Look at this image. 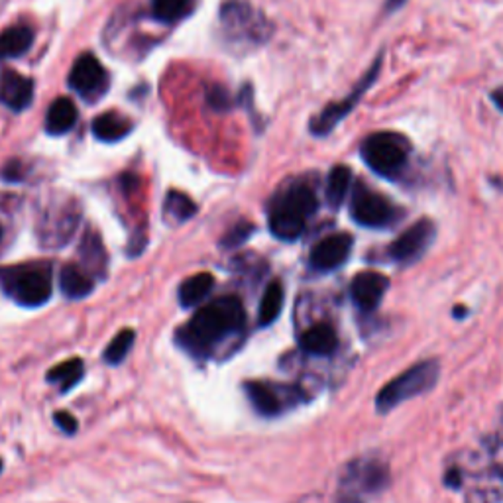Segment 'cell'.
<instances>
[{
    "instance_id": "cell-26",
    "label": "cell",
    "mask_w": 503,
    "mask_h": 503,
    "mask_svg": "<svg viewBox=\"0 0 503 503\" xmlns=\"http://www.w3.org/2000/svg\"><path fill=\"white\" fill-rule=\"evenodd\" d=\"M252 234H254V224L242 221L226 233V236L221 240V244H223V248H238V246H242L244 242H248V238Z\"/></svg>"
},
{
    "instance_id": "cell-3",
    "label": "cell",
    "mask_w": 503,
    "mask_h": 503,
    "mask_svg": "<svg viewBox=\"0 0 503 503\" xmlns=\"http://www.w3.org/2000/svg\"><path fill=\"white\" fill-rule=\"evenodd\" d=\"M439 374L441 368L434 360L411 365L409 370L399 374L395 380H392L380 394H377L375 409L380 411V413H387V411L402 405L403 402H407V399H413L421 394L429 392L431 387L437 384Z\"/></svg>"
},
{
    "instance_id": "cell-20",
    "label": "cell",
    "mask_w": 503,
    "mask_h": 503,
    "mask_svg": "<svg viewBox=\"0 0 503 503\" xmlns=\"http://www.w3.org/2000/svg\"><path fill=\"white\" fill-rule=\"evenodd\" d=\"M283 301H285V293H283L281 281L278 280L271 281L260 299L258 323L261 327H270L271 323H276V318L281 315Z\"/></svg>"
},
{
    "instance_id": "cell-10",
    "label": "cell",
    "mask_w": 503,
    "mask_h": 503,
    "mask_svg": "<svg viewBox=\"0 0 503 503\" xmlns=\"http://www.w3.org/2000/svg\"><path fill=\"white\" fill-rule=\"evenodd\" d=\"M105 85H107V71L97 57L90 53L79 57L70 73V87L75 90V93L90 97L105 89Z\"/></svg>"
},
{
    "instance_id": "cell-6",
    "label": "cell",
    "mask_w": 503,
    "mask_h": 503,
    "mask_svg": "<svg viewBox=\"0 0 503 503\" xmlns=\"http://www.w3.org/2000/svg\"><path fill=\"white\" fill-rule=\"evenodd\" d=\"M382 63H384V53H380V55L375 57L370 70L365 71V75L360 79L358 85L354 87L345 99H342L340 102H333V105H328L321 114H318L317 119L311 120V132L315 136H327V134H330V132L337 128L338 122L345 120L348 114L354 109H356L358 102L372 89V85L377 81V77H380Z\"/></svg>"
},
{
    "instance_id": "cell-31",
    "label": "cell",
    "mask_w": 503,
    "mask_h": 503,
    "mask_svg": "<svg viewBox=\"0 0 503 503\" xmlns=\"http://www.w3.org/2000/svg\"><path fill=\"white\" fill-rule=\"evenodd\" d=\"M3 234H5V231H3V226H0V242H3Z\"/></svg>"
},
{
    "instance_id": "cell-19",
    "label": "cell",
    "mask_w": 503,
    "mask_h": 503,
    "mask_svg": "<svg viewBox=\"0 0 503 503\" xmlns=\"http://www.w3.org/2000/svg\"><path fill=\"white\" fill-rule=\"evenodd\" d=\"M213 288H214V278L211 273L207 271L195 273V276H191L189 280H185L179 285V303L183 307H195L211 293Z\"/></svg>"
},
{
    "instance_id": "cell-11",
    "label": "cell",
    "mask_w": 503,
    "mask_h": 503,
    "mask_svg": "<svg viewBox=\"0 0 503 503\" xmlns=\"http://www.w3.org/2000/svg\"><path fill=\"white\" fill-rule=\"evenodd\" d=\"M387 288H390V280H387L384 273L362 271L350 283L352 301L356 303V307L362 308V311H374V308L382 303Z\"/></svg>"
},
{
    "instance_id": "cell-4",
    "label": "cell",
    "mask_w": 503,
    "mask_h": 503,
    "mask_svg": "<svg viewBox=\"0 0 503 503\" xmlns=\"http://www.w3.org/2000/svg\"><path fill=\"white\" fill-rule=\"evenodd\" d=\"M411 146L407 138L395 132L370 134L360 146L362 159L374 174L382 177H395L403 171L409 159Z\"/></svg>"
},
{
    "instance_id": "cell-16",
    "label": "cell",
    "mask_w": 503,
    "mask_h": 503,
    "mask_svg": "<svg viewBox=\"0 0 503 503\" xmlns=\"http://www.w3.org/2000/svg\"><path fill=\"white\" fill-rule=\"evenodd\" d=\"M77 122V109L70 99H57L52 102V107L48 110V117H45V130L52 136H62L70 132Z\"/></svg>"
},
{
    "instance_id": "cell-23",
    "label": "cell",
    "mask_w": 503,
    "mask_h": 503,
    "mask_svg": "<svg viewBox=\"0 0 503 503\" xmlns=\"http://www.w3.org/2000/svg\"><path fill=\"white\" fill-rule=\"evenodd\" d=\"M164 211L169 216L171 221L176 223H185L189 221L191 216H195L197 213V204L193 203L185 193H179V191H169L166 203H164Z\"/></svg>"
},
{
    "instance_id": "cell-13",
    "label": "cell",
    "mask_w": 503,
    "mask_h": 503,
    "mask_svg": "<svg viewBox=\"0 0 503 503\" xmlns=\"http://www.w3.org/2000/svg\"><path fill=\"white\" fill-rule=\"evenodd\" d=\"M244 390L252 407H254L260 415L276 417L281 413L283 405L276 387H271L266 382H246Z\"/></svg>"
},
{
    "instance_id": "cell-32",
    "label": "cell",
    "mask_w": 503,
    "mask_h": 503,
    "mask_svg": "<svg viewBox=\"0 0 503 503\" xmlns=\"http://www.w3.org/2000/svg\"><path fill=\"white\" fill-rule=\"evenodd\" d=\"M0 472H3V460H0Z\"/></svg>"
},
{
    "instance_id": "cell-25",
    "label": "cell",
    "mask_w": 503,
    "mask_h": 503,
    "mask_svg": "<svg viewBox=\"0 0 503 503\" xmlns=\"http://www.w3.org/2000/svg\"><path fill=\"white\" fill-rule=\"evenodd\" d=\"M134 338H136L134 330H130V328L120 330V333L110 340V345L107 346L105 354H102V356H105V362L112 364V365L120 364L126 356H128V352L134 345Z\"/></svg>"
},
{
    "instance_id": "cell-7",
    "label": "cell",
    "mask_w": 503,
    "mask_h": 503,
    "mask_svg": "<svg viewBox=\"0 0 503 503\" xmlns=\"http://www.w3.org/2000/svg\"><path fill=\"white\" fill-rule=\"evenodd\" d=\"M350 216L365 228H384L397 219L395 204L365 185H356L350 201Z\"/></svg>"
},
{
    "instance_id": "cell-17",
    "label": "cell",
    "mask_w": 503,
    "mask_h": 503,
    "mask_svg": "<svg viewBox=\"0 0 503 503\" xmlns=\"http://www.w3.org/2000/svg\"><path fill=\"white\" fill-rule=\"evenodd\" d=\"M90 130H93V136L100 142H119L130 134L132 124L117 112H107L93 120Z\"/></svg>"
},
{
    "instance_id": "cell-2",
    "label": "cell",
    "mask_w": 503,
    "mask_h": 503,
    "mask_svg": "<svg viewBox=\"0 0 503 503\" xmlns=\"http://www.w3.org/2000/svg\"><path fill=\"white\" fill-rule=\"evenodd\" d=\"M318 199L307 183H295L281 197L276 199L270 209V231L271 234L291 242L297 240L307 226V221L317 213Z\"/></svg>"
},
{
    "instance_id": "cell-15",
    "label": "cell",
    "mask_w": 503,
    "mask_h": 503,
    "mask_svg": "<svg viewBox=\"0 0 503 503\" xmlns=\"http://www.w3.org/2000/svg\"><path fill=\"white\" fill-rule=\"evenodd\" d=\"M338 346V337L335 333V328L330 325H315L308 330H305L301 337V348L308 354H315V356H328L333 354Z\"/></svg>"
},
{
    "instance_id": "cell-29",
    "label": "cell",
    "mask_w": 503,
    "mask_h": 503,
    "mask_svg": "<svg viewBox=\"0 0 503 503\" xmlns=\"http://www.w3.org/2000/svg\"><path fill=\"white\" fill-rule=\"evenodd\" d=\"M405 3H407V0H387V3H385V13L392 14V13H395V10L402 8Z\"/></svg>"
},
{
    "instance_id": "cell-14",
    "label": "cell",
    "mask_w": 503,
    "mask_h": 503,
    "mask_svg": "<svg viewBox=\"0 0 503 503\" xmlns=\"http://www.w3.org/2000/svg\"><path fill=\"white\" fill-rule=\"evenodd\" d=\"M95 288L90 273L77 264H67L60 271V289L67 299H85Z\"/></svg>"
},
{
    "instance_id": "cell-12",
    "label": "cell",
    "mask_w": 503,
    "mask_h": 503,
    "mask_svg": "<svg viewBox=\"0 0 503 503\" xmlns=\"http://www.w3.org/2000/svg\"><path fill=\"white\" fill-rule=\"evenodd\" d=\"M33 99V81L16 71H6L0 77V100L14 112L26 110Z\"/></svg>"
},
{
    "instance_id": "cell-8",
    "label": "cell",
    "mask_w": 503,
    "mask_h": 503,
    "mask_svg": "<svg viewBox=\"0 0 503 503\" xmlns=\"http://www.w3.org/2000/svg\"><path fill=\"white\" fill-rule=\"evenodd\" d=\"M434 234H437L434 223L429 219H421L415 224H411L407 231L395 240L390 246V254L395 261H415L429 250Z\"/></svg>"
},
{
    "instance_id": "cell-21",
    "label": "cell",
    "mask_w": 503,
    "mask_h": 503,
    "mask_svg": "<svg viewBox=\"0 0 503 503\" xmlns=\"http://www.w3.org/2000/svg\"><path fill=\"white\" fill-rule=\"evenodd\" d=\"M352 183V171L346 166H337L327 179V201L333 209H338L345 203Z\"/></svg>"
},
{
    "instance_id": "cell-9",
    "label": "cell",
    "mask_w": 503,
    "mask_h": 503,
    "mask_svg": "<svg viewBox=\"0 0 503 503\" xmlns=\"http://www.w3.org/2000/svg\"><path fill=\"white\" fill-rule=\"evenodd\" d=\"M354 240L346 233L330 234L318 242L311 252V266L318 271L340 268L348 260Z\"/></svg>"
},
{
    "instance_id": "cell-24",
    "label": "cell",
    "mask_w": 503,
    "mask_h": 503,
    "mask_svg": "<svg viewBox=\"0 0 503 503\" xmlns=\"http://www.w3.org/2000/svg\"><path fill=\"white\" fill-rule=\"evenodd\" d=\"M193 0H152V14L159 22H176L191 10Z\"/></svg>"
},
{
    "instance_id": "cell-5",
    "label": "cell",
    "mask_w": 503,
    "mask_h": 503,
    "mask_svg": "<svg viewBox=\"0 0 503 503\" xmlns=\"http://www.w3.org/2000/svg\"><path fill=\"white\" fill-rule=\"evenodd\" d=\"M6 295L22 307H42L52 299L53 281L50 266L33 264L6 270L3 276Z\"/></svg>"
},
{
    "instance_id": "cell-22",
    "label": "cell",
    "mask_w": 503,
    "mask_h": 503,
    "mask_svg": "<svg viewBox=\"0 0 503 503\" xmlns=\"http://www.w3.org/2000/svg\"><path fill=\"white\" fill-rule=\"evenodd\" d=\"M83 370H85L83 362L79 358H71V360L53 365V368L48 372V382L60 384L62 392H70L79 382H81Z\"/></svg>"
},
{
    "instance_id": "cell-1",
    "label": "cell",
    "mask_w": 503,
    "mask_h": 503,
    "mask_svg": "<svg viewBox=\"0 0 503 503\" xmlns=\"http://www.w3.org/2000/svg\"><path fill=\"white\" fill-rule=\"evenodd\" d=\"M244 305L236 295L219 297L213 303L201 307L191 321L177 333L179 345L187 352L203 356L219 342L244 328Z\"/></svg>"
},
{
    "instance_id": "cell-18",
    "label": "cell",
    "mask_w": 503,
    "mask_h": 503,
    "mask_svg": "<svg viewBox=\"0 0 503 503\" xmlns=\"http://www.w3.org/2000/svg\"><path fill=\"white\" fill-rule=\"evenodd\" d=\"M33 43V32L26 26H13L0 33V60L24 55Z\"/></svg>"
},
{
    "instance_id": "cell-28",
    "label": "cell",
    "mask_w": 503,
    "mask_h": 503,
    "mask_svg": "<svg viewBox=\"0 0 503 503\" xmlns=\"http://www.w3.org/2000/svg\"><path fill=\"white\" fill-rule=\"evenodd\" d=\"M209 102L213 105V109L223 110V109H228V102L231 100H228V93L223 87H213L209 90Z\"/></svg>"
},
{
    "instance_id": "cell-30",
    "label": "cell",
    "mask_w": 503,
    "mask_h": 503,
    "mask_svg": "<svg viewBox=\"0 0 503 503\" xmlns=\"http://www.w3.org/2000/svg\"><path fill=\"white\" fill-rule=\"evenodd\" d=\"M491 100L496 102V107H498L499 110H503V89L494 90V93H491Z\"/></svg>"
},
{
    "instance_id": "cell-27",
    "label": "cell",
    "mask_w": 503,
    "mask_h": 503,
    "mask_svg": "<svg viewBox=\"0 0 503 503\" xmlns=\"http://www.w3.org/2000/svg\"><path fill=\"white\" fill-rule=\"evenodd\" d=\"M53 421H55V425L60 427L65 434H75L77 429H79L77 419L71 413H67V411H57V413L53 415Z\"/></svg>"
}]
</instances>
